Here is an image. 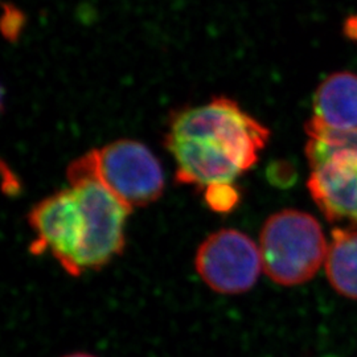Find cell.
<instances>
[{
	"mask_svg": "<svg viewBox=\"0 0 357 357\" xmlns=\"http://www.w3.org/2000/svg\"><path fill=\"white\" fill-rule=\"evenodd\" d=\"M270 130L227 97L185 110L172 121L166 147L176 181L199 187L233 183L258 162Z\"/></svg>",
	"mask_w": 357,
	"mask_h": 357,
	"instance_id": "cell-1",
	"label": "cell"
},
{
	"mask_svg": "<svg viewBox=\"0 0 357 357\" xmlns=\"http://www.w3.org/2000/svg\"><path fill=\"white\" fill-rule=\"evenodd\" d=\"M307 188L331 222L357 227V130H336L314 116L306 123Z\"/></svg>",
	"mask_w": 357,
	"mask_h": 357,
	"instance_id": "cell-2",
	"label": "cell"
},
{
	"mask_svg": "<svg viewBox=\"0 0 357 357\" xmlns=\"http://www.w3.org/2000/svg\"><path fill=\"white\" fill-rule=\"evenodd\" d=\"M68 181L93 178L132 212L156 202L165 190L160 162L143 143L113 142L84 153L68 167Z\"/></svg>",
	"mask_w": 357,
	"mask_h": 357,
	"instance_id": "cell-3",
	"label": "cell"
},
{
	"mask_svg": "<svg viewBox=\"0 0 357 357\" xmlns=\"http://www.w3.org/2000/svg\"><path fill=\"white\" fill-rule=\"evenodd\" d=\"M258 246L265 274L289 287L311 281L326 264L328 253L319 221L298 209H282L268 217Z\"/></svg>",
	"mask_w": 357,
	"mask_h": 357,
	"instance_id": "cell-4",
	"label": "cell"
},
{
	"mask_svg": "<svg viewBox=\"0 0 357 357\" xmlns=\"http://www.w3.org/2000/svg\"><path fill=\"white\" fill-rule=\"evenodd\" d=\"M196 270L213 291L237 295L255 287L262 268L258 243L236 229H221L200 245Z\"/></svg>",
	"mask_w": 357,
	"mask_h": 357,
	"instance_id": "cell-5",
	"label": "cell"
},
{
	"mask_svg": "<svg viewBox=\"0 0 357 357\" xmlns=\"http://www.w3.org/2000/svg\"><path fill=\"white\" fill-rule=\"evenodd\" d=\"M28 221L36 233L32 252L50 250L68 274L78 277L86 222L76 191L69 187L41 200L31 209Z\"/></svg>",
	"mask_w": 357,
	"mask_h": 357,
	"instance_id": "cell-6",
	"label": "cell"
},
{
	"mask_svg": "<svg viewBox=\"0 0 357 357\" xmlns=\"http://www.w3.org/2000/svg\"><path fill=\"white\" fill-rule=\"evenodd\" d=\"M84 209L86 237L79 259L81 273L107 265L125 248V225L131 211L93 178L69 183Z\"/></svg>",
	"mask_w": 357,
	"mask_h": 357,
	"instance_id": "cell-7",
	"label": "cell"
},
{
	"mask_svg": "<svg viewBox=\"0 0 357 357\" xmlns=\"http://www.w3.org/2000/svg\"><path fill=\"white\" fill-rule=\"evenodd\" d=\"M314 118L336 130H357V75L335 72L314 94Z\"/></svg>",
	"mask_w": 357,
	"mask_h": 357,
	"instance_id": "cell-8",
	"label": "cell"
},
{
	"mask_svg": "<svg viewBox=\"0 0 357 357\" xmlns=\"http://www.w3.org/2000/svg\"><path fill=\"white\" fill-rule=\"evenodd\" d=\"M324 268L332 289L357 301V229L332 231Z\"/></svg>",
	"mask_w": 357,
	"mask_h": 357,
	"instance_id": "cell-9",
	"label": "cell"
},
{
	"mask_svg": "<svg viewBox=\"0 0 357 357\" xmlns=\"http://www.w3.org/2000/svg\"><path fill=\"white\" fill-rule=\"evenodd\" d=\"M204 195L208 206L218 213H228L240 202V193L236 190L233 183L212 184L205 188Z\"/></svg>",
	"mask_w": 357,
	"mask_h": 357,
	"instance_id": "cell-10",
	"label": "cell"
},
{
	"mask_svg": "<svg viewBox=\"0 0 357 357\" xmlns=\"http://www.w3.org/2000/svg\"><path fill=\"white\" fill-rule=\"evenodd\" d=\"M26 26V16L15 7L13 4H4L3 19H1V32L8 41H16L22 35V31Z\"/></svg>",
	"mask_w": 357,
	"mask_h": 357,
	"instance_id": "cell-11",
	"label": "cell"
},
{
	"mask_svg": "<svg viewBox=\"0 0 357 357\" xmlns=\"http://www.w3.org/2000/svg\"><path fill=\"white\" fill-rule=\"evenodd\" d=\"M345 36L357 40V17H348L344 24Z\"/></svg>",
	"mask_w": 357,
	"mask_h": 357,
	"instance_id": "cell-12",
	"label": "cell"
},
{
	"mask_svg": "<svg viewBox=\"0 0 357 357\" xmlns=\"http://www.w3.org/2000/svg\"><path fill=\"white\" fill-rule=\"evenodd\" d=\"M63 357H97L88 352H73V354H69V355H65Z\"/></svg>",
	"mask_w": 357,
	"mask_h": 357,
	"instance_id": "cell-13",
	"label": "cell"
}]
</instances>
